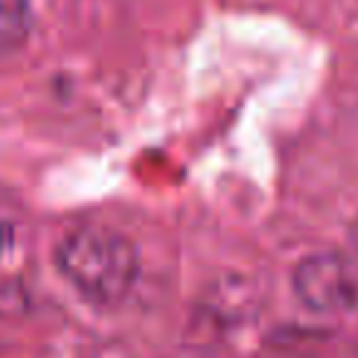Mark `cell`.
I'll return each instance as SVG.
<instances>
[{"instance_id":"6da1fadb","label":"cell","mask_w":358,"mask_h":358,"mask_svg":"<svg viewBox=\"0 0 358 358\" xmlns=\"http://www.w3.org/2000/svg\"><path fill=\"white\" fill-rule=\"evenodd\" d=\"M55 265L64 280L96 304L123 302L138 282L140 258L123 234L106 226H79L55 248Z\"/></svg>"},{"instance_id":"7a4b0ae2","label":"cell","mask_w":358,"mask_h":358,"mask_svg":"<svg viewBox=\"0 0 358 358\" xmlns=\"http://www.w3.org/2000/svg\"><path fill=\"white\" fill-rule=\"evenodd\" d=\"M292 289L307 309L317 314H346L358 309V255L314 253L299 260Z\"/></svg>"},{"instance_id":"3957f363","label":"cell","mask_w":358,"mask_h":358,"mask_svg":"<svg viewBox=\"0 0 358 358\" xmlns=\"http://www.w3.org/2000/svg\"><path fill=\"white\" fill-rule=\"evenodd\" d=\"M30 30V0H0V42H17Z\"/></svg>"},{"instance_id":"277c9868","label":"cell","mask_w":358,"mask_h":358,"mask_svg":"<svg viewBox=\"0 0 358 358\" xmlns=\"http://www.w3.org/2000/svg\"><path fill=\"white\" fill-rule=\"evenodd\" d=\"M27 307V289L13 275L0 273V317H13Z\"/></svg>"},{"instance_id":"5b68a950","label":"cell","mask_w":358,"mask_h":358,"mask_svg":"<svg viewBox=\"0 0 358 358\" xmlns=\"http://www.w3.org/2000/svg\"><path fill=\"white\" fill-rule=\"evenodd\" d=\"M15 224L0 216V258H6L13 248H15Z\"/></svg>"},{"instance_id":"8992f818","label":"cell","mask_w":358,"mask_h":358,"mask_svg":"<svg viewBox=\"0 0 358 358\" xmlns=\"http://www.w3.org/2000/svg\"><path fill=\"white\" fill-rule=\"evenodd\" d=\"M351 245H353V253L358 255V216H356V221H353V226H351Z\"/></svg>"}]
</instances>
